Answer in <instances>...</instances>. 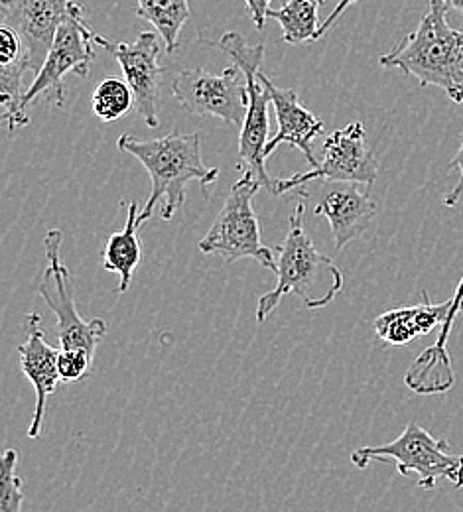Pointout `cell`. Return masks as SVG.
<instances>
[{
  "instance_id": "cell-5",
  "label": "cell",
  "mask_w": 463,
  "mask_h": 512,
  "mask_svg": "<svg viewBox=\"0 0 463 512\" xmlns=\"http://www.w3.org/2000/svg\"><path fill=\"white\" fill-rule=\"evenodd\" d=\"M351 461L359 469H367L373 461L393 463L402 477L416 473L418 487L426 491L440 481L463 487V455L452 453L446 440L434 438L416 422H410L397 440L385 446L355 449Z\"/></svg>"
},
{
  "instance_id": "cell-17",
  "label": "cell",
  "mask_w": 463,
  "mask_h": 512,
  "mask_svg": "<svg viewBox=\"0 0 463 512\" xmlns=\"http://www.w3.org/2000/svg\"><path fill=\"white\" fill-rule=\"evenodd\" d=\"M450 300L444 304H432L428 294L422 292V304L410 308H395L375 320V331L387 345H406L416 337L428 335L448 316Z\"/></svg>"
},
{
  "instance_id": "cell-22",
  "label": "cell",
  "mask_w": 463,
  "mask_h": 512,
  "mask_svg": "<svg viewBox=\"0 0 463 512\" xmlns=\"http://www.w3.org/2000/svg\"><path fill=\"white\" fill-rule=\"evenodd\" d=\"M93 115L103 123L121 121L134 105L133 89L129 83L109 77L101 81L91 99Z\"/></svg>"
},
{
  "instance_id": "cell-24",
  "label": "cell",
  "mask_w": 463,
  "mask_h": 512,
  "mask_svg": "<svg viewBox=\"0 0 463 512\" xmlns=\"http://www.w3.org/2000/svg\"><path fill=\"white\" fill-rule=\"evenodd\" d=\"M93 355L87 353L85 349H60L58 357V369L62 375V381L66 383H75L83 381L93 367Z\"/></svg>"
},
{
  "instance_id": "cell-19",
  "label": "cell",
  "mask_w": 463,
  "mask_h": 512,
  "mask_svg": "<svg viewBox=\"0 0 463 512\" xmlns=\"http://www.w3.org/2000/svg\"><path fill=\"white\" fill-rule=\"evenodd\" d=\"M326 0H282V6L268 10V18L276 20L286 44L318 42L320 8Z\"/></svg>"
},
{
  "instance_id": "cell-12",
  "label": "cell",
  "mask_w": 463,
  "mask_h": 512,
  "mask_svg": "<svg viewBox=\"0 0 463 512\" xmlns=\"http://www.w3.org/2000/svg\"><path fill=\"white\" fill-rule=\"evenodd\" d=\"M73 0H0L2 24L16 30L26 46L30 69L40 71Z\"/></svg>"
},
{
  "instance_id": "cell-18",
  "label": "cell",
  "mask_w": 463,
  "mask_h": 512,
  "mask_svg": "<svg viewBox=\"0 0 463 512\" xmlns=\"http://www.w3.org/2000/svg\"><path fill=\"white\" fill-rule=\"evenodd\" d=\"M146 219L138 211V203L131 201L127 211V225L123 231L113 233L107 239L105 253H103V268L107 272L119 274V294H125L131 288L133 282L134 268L142 260V245L138 239V227Z\"/></svg>"
},
{
  "instance_id": "cell-11",
  "label": "cell",
  "mask_w": 463,
  "mask_h": 512,
  "mask_svg": "<svg viewBox=\"0 0 463 512\" xmlns=\"http://www.w3.org/2000/svg\"><path fill=\"white\" fill-rule=\"evenodd\" d=\"M160 40V34L142 32L131 44H105V50H109L119 62L127 83L133 89L136 113L142 117L146 127L150 128L160 125L158 99L164 73L160 65Z\"/></svg>"
},
{
  "instance_id": "cell-9",
  "label": "cell",
  "mask_w": 463,
  "mask_h": 512,
  "mask_svg": "<svg viewBox=\"0 0 463 512\" xmlns=\"http://www.w3.org/2000/svg\"><path fill=\"white\" fill-rule=\"evenodd\" d=\"M172 95L178 105L196 117H215L241 127L249 109V89L239 65L213 75L201 67L184 69L172 83Z\"/></svg>"
},
{
  "instance_id": "cell-10",
  "label": "cell",
  "mask_w": 463,
  "mask_h": 512,
  "mask_svg": "<svg viewBox=\"0 0 463 512\" xmlns=\"http://www.w3.org/2000/svg\"><path fill=\"white\" fill-rule=\"evenodd\" d=\"M379 176V162L367 144V130L355 121L333 130L324 142V158L316 168L288 180L278 178L276 195L300 190L308 182H357L373 186Z\"/></svg>"
},
{
  "instance_id": "cell-8",
  "label": "cell",
  "mask_w": 463,
  "mask_h": 512,
  "mask_svg": "<svg viewBox=\"0 0 463 512\" xmlns=\"http://www.w3.org/2000/svg\"><path fill=\"white\" fill-rule=\"evenodd\" d=\"M95 44L105 46L107 40L97 36L87 22L83 20V8L79 4L73 6L71 14L60 24L48 58L42 69L36 73V79L26 89L24 103L30 107L38 97L46 93H54V101L58 107L66 105V89L64 79L67 73H75L79 77H87L91 64L95 60Z\"/></svg>"
},
{
  "instance_id": "cell-13",
  "label": "cell",
  "mask_w": 463,
  "mask_h": 512,
  "mask_svg": "<svg viewBox=\"0 0 463 512\" xmlns=\"http://www.w3.org/2000/svg\"><path fill=\"white\" fill-rule=\"evenodd\" d=\"M316 217L330 221L335 249L343 251L347 243L361 237L377 215V203L371 195V186L357 182H331L314 205Z\"/></svg>"
},
{
  "instance_id": "cell-6",
  "label": "cell",
  "mask_w": 463,
  "mask_h": 512,
  "mask_svg": "<svg viewBox=\"0 0 463 512\" xmlns=\"http://www.w3.org/2000/svg\"><path fill=\"white\" fill-rule=\"evenodd\" d=\"M263 186L245 172L225 197L213 225L198 243L203 255L221 256L225 262L253 258L261 266L276 272L274 251L261 239V225L253 201Z\"/></svg>"
},
{
  "instance_id": "cell-7",
  "label": "cell",
  "mask_w": 463,
  "mask_h": 512,
  "mask_svg": "<svg viewBox=\"0 0 463 512\" xmlns=\"http://www.w3.org/2000/svg\"><path fill=\"white\" fill-rule=\"evenodd\" d=\"M64 233L60 229L48 231L44 239L46 251V272L38 286V294L46 306L58 318V337L62 349H85L95 357L99 341L107 335V323L101 318L83 320L75 302V282L73 276L62 260L60 247Z\"/></svg>"
},
{
  "instance_id": "cell-26",
  "label": "cell",
  "mask_w": 463,
  "mask_h": 512,
  "mask_svg": "<svg viewBox=\"0 0 463 512\" xmlns=\"http://www.w3.org/2000/svg\"><path fill=\"white\" fill-rule=\"evenodd\" d=\"M247 4V12H249V18L253 20V24L263 30L265 28L266 14H268V6H270V0H245Z\"/></svg>"
},
{
  "instance_id": "cell-21",
  "label": "cell",
  "mask_w": 463,
  "mask_h": 512,
  "mask_svg": "<svg viewBox=\"0 0 463 512\" xmlns=\"http://www.w3.org/2000/svg\"><path fill=\"white\" fill-rule=\"evenodd\" d=\"M30 69L28 56H20L12 62L0 64V103L4 107V121L10 132L28 127V107L24 103V85L22 77Z\"/></svg>"
},
{
  "instance_id": "cell-2",
  "label": "cell",
  "mask_w": 463,
  "mask_h": 512,
  "mask_svg": "<svg viewBox=\"0 0 463 512\" xmlns=\"http://www.w3.org/2000/svg\"><path fill=\"white\" fill-rule=\"evenodd\" d=\"M294 211L288 217V233L282 245L276 249V288L261 296L257 306V321L265 323L268 316L278 308L280 300L288 294L298 296L308 310H320L343 290V274L330 256L320 253L306 233V197L310 193L300 190Z\"/></svg>"
},
{
  "instance_id": "cell-28",
  "label": "cell",
  "mask_w": 463,
  "mask_h": 512,
  "mask_svg": "<svg viewBox=\"0 0 463 512\" xmlns=\"http://www.w3.org/2000/svg\"><path fill=\"white\" fill-rule=\"evenodd\" d=\"M448 10H458L463 14V0H440Z\"/></svg>"
},
{
  "instance_id": "cell-27",
  "label": "cell",
  "mask_w": 463,
  "mask_h": 512,
  "mask_svg": "<svg viewBox=\"0 0 463 512\" xmlns=\"http://www.w3.org/2000/svg\"><path fill=\"white\" fill-rule=\"evenodd\" d=\"M355 2H359V0H339L337 2V6L331 10L330 16L324 20V24L320 26V30H318V40L320 38H324L328 32H330L331 28L337 24V20L343 16V12L351 6V4H355Z\"/></svg>"
},
{
  "instance_id": "cell-25",
  "label": "cell",
  "mask_w": 463,
  "mask_h": 512,
  "mask_svg": "<svg viewBox=\"0 0 463 512\" xmlns=\"http://www.w3.org/2000/svg\"><path fill=\"white\" fill-rule=\"evenodd\" d=\"M450 170H460V180H458V184L454 186V190L444 197V205H446V207H456L463 199V138L462 146H460L458 154H456V156L452 158V162H450Z\"/></svg>"
},
{
  "instance_id": "cell-3",
  "label": "cell",
  "mask_w": 463,
  "mask_h": 512,
  "mask_svg": "<svg viewBox=\"0 0 463 512\" xmlns=\"http://www.w3.org/2000/svg\"><path fill=\"white\" fill-rule=\"evenodd\" d=\"M448 8L430 0L418 28L395 50L381 56L379 64L400 69L414 77L420 87H438L454 103H463V32L450 26Z\"/></svg>"
},
{
  "instance_id": "cell-14",
  "label": "cell",
  "mask_w": 463,
  "mask_h": 512,
  "mask_svg": "<svg viewBox=\"0 0 463 512\" xmlns=\"http://www.w3.org/2000/svg\"><path fill=\"white\" fill-rule=\"evenodd\" d=\"M40 323L42 320L38 314H28L26 316V341L16 347L22 373L34 386V392H36V406L32 412V424L28 428V438H32V440H36L42 432L48 396L52 392H56L58 384L62 381V375L58 369L60 349L46 343Z\"/></svg>"
},
{
  "instance_id": "cell-23",
  "label": "cell",
  "mask_w": 463,
  "mask_h": 512,
  "mask_svg": "<svg viewBox=\"0 0 463 512\" xmlns=\"http://www.w3.org/2000/svg\"><path fill=\"white\" fill-rule=\"evenodd\" d=\"M18 467V451L6 449L0 459V512H20L24 495H22V481L16 473Z\"/></svg>"
},
{
  "instance_id": "cell-1",
  "label": "cell",
  "mask_w": 463,
  "mask_h": 512,
  "mask_svg": "<svg viewBox=\"0 0 463 512\" xmlns=\"http://www.w3.org/2000/svg\"><path fill=\"white\" fill-rule=\"evenodd\" d=\"M117 146L121 152L134 156L150 174L152 190L142 209L146 221L154 215L158 203H162V219H174L186 201V188L190 182H199L205 192L219 178V170L209 168L201 158L199 132L184 134L174 130L162 138L150 140L123 134L117 140Z\"/></svg>"
},
{
  "instance_id": "cell-20",
  "label": "cell",
  "mask_w": 463,
  "mask_h": 512,
  "mask_svg": "<svg viewBox=\"0 0 463 512\" xmlns=\"http://www.w3.org/2000/svg\"><path fill=\"white\" fill-rule=\"evenodd\" d=\"M136 16L148 20L166 46L168 54H176L180 48V32L190 20L188 0H136Z\"/></svg>"
},
{
  "instance_id": "cell-15",
  "label": "cell",
  "mask_w": 463,
  "mask_h": 512,
  "mask_svg": "<svg viewBox=\"0 0 463 512\" xmlns=\"http://www.w3.org/2000/svg\"><path fill=\"white\" fill-rule=\"evenodd\" d=\"M259 79L265 83L272 107L276 113V123H278V132L270 136L266 144V158L274 154V150L282 144H290L296 150H300L306 158V162L316 168L320 160L314 154V140L324 132V121L312 115L298 99L294 89H282L276 87L263 71H259Z\"/></svg>"
},
{
  "instance_id": "cell-4",
  "label": "cell",
  "mask_w": 463,
  "mask_h": 512,
  "mask_svg": "<svg viewBox=\"0 0 463 512\" xmlns=\"http://www.w3.org/2000/svg\"><path fill=\"white\" fill-rule=\"evenodd\" d=\"M219 50H223L233 64L239 65L247 79L249 89V109L247 117L241 125L239 136V168H245L261 186L272 195H276L278 178H272L266 172V144H268V103H272L270 93L265 83L259 79V71L265 58V46L257 44L251 46L245 42V38L237 32H227L221 36V40L215 44Z\"/></svg>"
},
{
  "instance_id": "cell-16",
  "label": "cell",
  "mask_w": 463,
  "mask_h": 512,
  "mask_svg": "<svg viewBox=\"0 0 463 512\" xmlns=\"http://www.w3.org/2000/svg\"><path fill=\"white\" fill-rule=\"evenodd\" d=\"M463 312V276L450 298V310L442 323V331L438 335V341L430 347H426L416 361L406 371L404 383L414 390L416 394H442L448 392L454 383L456 375L452 369V357L448 351V339L454 327V321Z\"/></svg>"
}]
</instances>
